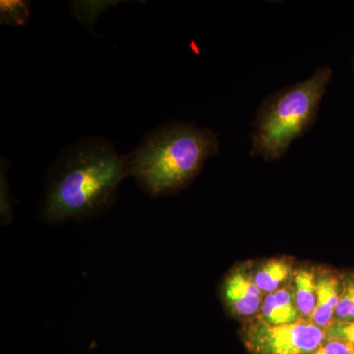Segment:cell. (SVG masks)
Masks as SVG:
<instances>
[{
  "instance_id": "obj_1",
  "label": "cell",
  "mask_w": 354,
  "mask_h": 354,
  "mask_svg": "<svg viewBox=\"0 0 354 354\" xmlns=\"http://www.w3.org/2000/svg\"><path fill=\"white\" fill-rule=\"evenodd\" d=\"M129 176L127 155L102 137L79 140L60 153L51 167L43 216L50 223L97 216L114 201Z\"/></svg>"
},
{
  "instance_id": "obj_2",
  "label": "cell",
  "mask_w": 354,
  "mask_h": 354,
  "mask_svg": "<svg viewBox=\"0 0 354 354\" xmlns=\"http://www.w3.org/2000/svg\"><path fill=\"white\" fill-rule=\"evenodd\" d=\"M215 132L192 123H172L149 133L133 152L127 153L129 176L152 196L183 189L218 153Z\"/></svg>"
},
{
  "instance_id": "obj_3",
  "label": "cell",
  "mask_w": 354,
  "mask_h": 354,
  "mask_svg": "<svg viewBox=\"0 0 354 354\" xmlns=\"http://www.w3.org/2000/svg\"><path fill=\"white\" fill-rule=\"evenodd\" d=\"M332 78L330 67H318L306 80L266 97L252 122L250 155L266 160L286 155L291 143L315 124Z\"/></svg>"
},
{
  "instance_id": "obj_4",
  "label": "cell",
  "mask_w": 354,
  "mask_h": 354,
  "mask_svg": "<svg viewBox=\"0 0 354 354\" xmlns=\"http://www.w3.org/2000/svg\"><path fill=\"white\" fill-rule=\"evenodd\" d=\"M244 341L255 354H311L326 341V334L305 319L276 326L260 318L247 326Z\"/></svg>"
},
{
  "instance_id": "obj_5",
  "label": "cell",
  "mask_w": 354,
  "mask_h": 354,
  "mask_svg": "<svg viewBox=\"0 0 354 354\" xmlns=\"http://www.w3.org/2000/svg\"><path fill=\"white\" fill-rule=\"evenodd\" d=\"M263 295L253 279L241 271L232 272L223 286V295L228 306L241 316L255 314L262 306Z\"/></svg>"
},
{
  "instance_id": "obj_6",
  "label": "cell",
  "mask_w": 354,
  "mask_h": 354,
  "mask_svg": "<svg viewBox=\"0 0 354 354\" xmlns=\"http://www.w3.org/2000/svg\"><path fill=\"white\" fill-rule=\"evenodd\" d=\"M342 288L344 283L334 274H325L316 279V306L310 321L321 329L326 330L334 320Z\"/></svg>"
},
{
  "instance_id": "obj_7",
  "label": "cell",
  "mask_w": 354,
  "mask_h": 354,
  "mask_svg": "<svg viewBox=\"0 0 354 354\" xmlns=\"http://www.w3.org/2000/svg\"><path fill=\"white\" fill-rule=\"evenodd\" d=\"M261 319L271 325H286L304 319L290 290H278L266 297L261 306Z\"/></svg>"
},
{
  "instance_id": "obj_8",
  "label": "cell",
  "mask_w": 354,
  "mask_h": 354,
  "mask_svg": "<svg viewBox=\"0 0 354 354\" xmlns=\"http://www.w3.org/2000/svg\"><path fill=\"white\" fill-rule=\"evenodd\" d=\"M295 304L302 317L311 318L316 306V279L313 272L301 270L295 278Z\"/></svg>"
},
{
  "instance_id": "obj_9",
  "label": "cell",
  "mask_w": 354,
  "mask_h": 354,
  "mask_svg": "<svg viewBox=\"0 0 354 354\" xmlns=\"http://www.w3.org/2000/svg\"><path fill=\"white\" fill-rule=\"evenodd\" d=\"M291 272L290 265L283 260H272L261 268L253 281L263 293L274 292L281 283L288 278Z\"/></svg>"
},
{
  "instance_id": "obj_10",
  "label": "cell",
  "mask_w": 354,
  "mask_h": 354,
  "mask_svg": "<svg viewBox=\"0 0 354 354\" xmlns=\"http://www.w3.org/2000/svg\"><path fill=\"white\" fill-rule=\"evenodd\" d=\"M30 17V2L23 0H1L0 22L1 24L19 27L27 23Z\"/></svg>"
},
{
  "instance_id": "obj_11",
  "label": "cell",
  "mask_w": 354,
  "mask_h": 354,
  "mask_svg": "<svg viewBox=\"0 0 354 354\" xmlns=\"http://www.w3.org/2000/svg\"><path fill=\"white\" fill-rule=\"evenodd\" d=\"M334 320L354 321V278L344 283L339 304L335 308Z\"/></svg>"
},
{
  "instance_id": "obj_12",
  "label": "cell",
  "mask_w": 354,
  "mask_h": 354,
  "mask_svg": "<svg viewBox=\"0 0 354 354\" xmlns=\"http://www.w3.org/2000/svg\"><path fill=\"white\" fill-rule=\"evenodd\" d=\"M326 339H337L354 348V321H333L326 328Z\"/></svg>"
},
{
  "instance_id": "obj_13",
  "label": "cell",
  "mask_w": 354,
  "mask_h": 354,
  "mask_svg": "<svg viewBox=\"0 0 354 354\" xmlns=\"http://www.w3.org/2000/svg\"><path fill=\"white\" fill-rule=\"evenodd\" d=\"M311 354H354V348L349 344L337 339H326Z\"/></svg>"
},
{
  "instance_id": "obj_14",
  "label": "cell",
  "mask_w": 354,
  "mask_h": 354,
  "mask_svg": "<svg viewBox=\"0 0 354 354\" xmlns=\"http://www.w3.org/2000/svg\"><path fill=\"white\" fill-rule=\"evenodd\" d=\"M3 165L1 164V218L3 221H9L11 218V205L7 199V183L6 178V165L3 158H1Z\"/></svg>"
},
{
  "instance_id": "obj_15",
  "label": "cell",
  "mask_w": 354,
  "mask_h": 354,
  "mask_svg": "<svg viewBox=\"0 0 354 354\" xmlns=\"http://www.w3.org/2000/svg\"><path fill=\"white\" fill-rule=\"evenodd\" d=\"M353 72H354V57H353Z\"/></svg>"
}]
</instances>
